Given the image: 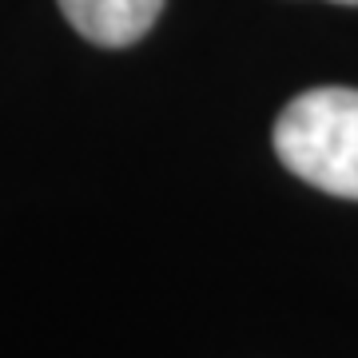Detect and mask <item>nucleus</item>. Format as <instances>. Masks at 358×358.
<instances>
[{"label": "nucleus", "instance_id": "f257e3e1", "mask_svg": "<svg viewBox=\"0 0 358 358\" xmlns=\"http://www.w3.org/2000/svg\"><path fill=\"white\" fill-rule=\"evenodd\" d=\"M271 143L279 164L303 183L358 199V88L299 92L275 120Z\"/></svg>", "mask_w": 358, "mask_h": 358}, {"label": "nucleus", "instance_id": "f03ea898", "mask_svg": "<svg viewBox=\"0 0 358 358\" xmlns=\"http://www.w3.org/2000/svg\"><path fill=\"white\" fill-rule=\"evenodd\" d=\"M80 36L96 48H131L155 28L167 0H56Z\"/></svg>", "mask_w": 358, "mask_h": 358}, {"label": "nucleus", "instance_id": "7ed1b4c3", "mask_svg": "<svg viewBox=\"0 0 358 358\" xmlns=\"http://www.w3.org/2000/svg\"><path fill=\"white\" fill-rule=\"evenodd\" d=\"M334 4H358V0H334Z\"/></svg>", "mask_w": 358, "mask_h": 358}]
</instances>
